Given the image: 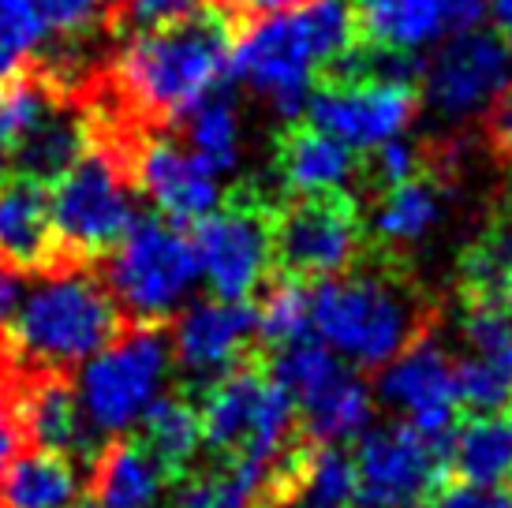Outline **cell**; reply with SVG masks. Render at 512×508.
Here are the masks:
<instances>
[{
    "mask_svg": "<svg viewBox=\"0 0 512 508\" xmlns=\"http://www.w3.org/2000/svg\"><path fill=\"white\" fill-rule=\"evenodd\" d=\"M359 23L348 0H296L255 15L228 42V75L281 120L303 116L318 75L356 53Z\"/></svg>",
    "mask_w": 512,
    "mask_h": 508,
    "instance_id": "1",
    "label": "cell"
},
{
    "mask_svg": "<svg viewBox=\"0 0 512 508\" xmlns=\"http://www.w3.org/2000/svg\"><path fill=\"white\" fill-rule=\"evenodd\" d=\"M228 30L210 12L139 27L116 57V83L143 116L184 120L228 79Z\"/></svg>",
    "mask_w": 512,
    "mask_h": 508,
    "instance_id": "2",
    "label": "cell"
},
{
    "mask_svg": "<svg viewBox=\"0 0 512 508\" xmlns=\"http://www.w3.org/2000/svg\"><path fill=\"white\" fill-rule=\"evenodd\" d=\"M120 329V307L101 277L86 269H49L23 288L8 318V340L19 363L64 374L83 367Z\"/></svg>",
    "mask_w": 512,
    "mask_h": 508,
    "instance_id": "3",
    "label": "cell"
},
{
    "mask_svg": "<svg viewBox=\"0 0 512 508\" xmlns=\"http://www.w3.org/2000/svg\"><path fill=\"white\" fill-rule=\"evenodd\" d=\"M415 333V299L382 273L344 269L311 288V337L348 367L382 370Z\"/></svg>",
    "mask_w": 512,
    "mask_h": 508,
    "instance_id": "4",
    "label": "cell"
},
{
    "mask_svg": "<svg viewBox=\"0 0 512 508\" xmlns=\"http://www.w3.org/2000/svg\"><path fill=\"white\" fill-rule=\"evenodd\" d=\"M296 404L281 389V381L258 370H228L221 378L206 381L199 404L202 445L221 460L258 467L273 479L288 464L292 434H296Z\"/></svg>",
    "mask_w": 512,
    "mask_h": 508,
    "instance_id": "5",
    "label": "cell"
},
{
    "mask_svg": "<svg viewBox=\"0 0 512 508\" xmlns=\"http://www.w3.org/2000/svg\"><path fill=\"white\" fill-rule=\"evenodd\" d=\"M75 378V400L94 438H124L143 415L169 393L172 348L169 333L154 322L116 329V337L86 359Z\"/></svg>",
    "mask_w": 512,
    "mask_h": 508,
    "instance_id": "6",
    "label": "cell"
},
{
    "mask_svg": "<svg viewBox=\"0 0 512 508\" xmlns=\"http://www.w3.org/2000/svg\"><path fill=\"white\" fill-rule=\"evenodd\" d=\"M105 254V288L135 322H165L199 296V262L184 225L139 217Z\"/></svg>",
    "mask_w": 512,
    "mask_h": 508,
    "instance_id": "7",
    "label": "cell"
},
{
    "mask_svg": "<svg viewBox=\"0 0 512 508\" xmlns=\"http://www.w3.org/2000/svg\"><path fill=\"white\" fill-rule=\"evenodd\" d=\"M415 113L419 90L412 86V60L393 53H378L367 71L314 86L303 109L307 124L333 135L356 154H370L374 146L408 135Z\"/></svg>",
    "mask_w": 512,
    "mask_h": 508,
    "instance_id": "8",
    "label": "cell"
},
{
    "mask_svg": "<svg viewBox=\"0 0 512 508\" xmlns=\"http://www.w3.org/2000/svg\"><path fill=\"white\" fill-rule=\"evenodd\" d=\"M273 378L292 396L296 415L318 445H348L374 426L378 396L356 367L314 337L277 348Z\"/></svg>",
    "mask_w": 512,
    "mask_h": 508,
    "instance_id": "9",
    "label": "cell"
},
{
    "mask_svg": "<svg viewBox=\"0 0 512 508\" xmlns=\"http://www.w3.org/2000/svg\"><path fill=\"white\" fill-rule=\"evenodd\" d=\"M49 217L57 247L64 251L79 258L109 251L139 221V195L120 157L86 146L49 187Z\"/></svg>",
    "mask_w": 512,
    "mask_h": 508,
    "instance_id": "10",
    "label": "cell"
},
{
    "mask_svg": "<svg viewBox=\"0 0 512 508\" xmlns=\"http://www.w3.org/2000/svg\"><path fill=\"white\" fill-rule=\"evenodd\" d=\"M512 79V45L494 30H456L434 45L419 71L423 105L445 124H468L494 109Z\"/></svg>",
    "mask_w": 512,
    "mask_h": 508,
    "instance_id": "11",
    "label": "cell"
},
{
    "mask_svg": "<svg viewBox=\"0 0 512 508\" xmlns=\"http://www.w3.org/2000/svg\"><path fill=\"white\" fill-rule=\"evenodd\" d=\"M449 438H430L408 423L370 426L352 456L359 479L352 508H423L449 471Z\"/></svg>",
    "mask_w": 512,
    "mask_h": 508,
    "instance_id": "12",
    "label": "cell"
},
{
    "mask_svg": "<svg viewBox=\"0 0 512 508\" xmlns=\"http://www.w3.org/2000/svg\"><path fill=\"white\" fill-rule=\"evenodd\" d=\"M191 247L202 288L221 299H251L262 292L277 262L273 221L255 206H217L206 213L195 225Z\"/></svg>",
    "mask_w": 512,
    "mask_h": 508,
    "instance_id": "13",
    "label": "cell"
},
{
    "mask_svg": "<svg viewBox=\"0 0 512 508\" xmlns=\"http://www.w3.org/2000/svg\"><path fill=\"white\" fill-rule=\"evenodd\" d=\"M378 404L397 411L400 423L430 438H449L460 415V381L456 359L438 337H412L382 370L374 385Z\"/></svg>",
    "mask_w": 512,
    "mask_h": 508,
    "instance_id": "14",
    "label": "cell"
},
{
    "mask_svg": "<svg viewBox=\"0 0 512 508\" xmlns=\"http://www.w3.org/2000/svg\"><path fill=\"white\" fill-rule=\"evenodd\" d=\"M363 247V221L341 198H299L273 221V254L299 281L352 269Z\"/></svg>",
    "mask_w": 512,
    "mask_h": 508,
    "instance_id": "15",
    "label": "cell"
},
{
    "mask_svg": "<svg viewBox=\"0 0 512 508\" xmlns=\"http://www.w3.org/2000/svg\"><path fill=\"white\" fill-rule=\"evenodd\" d=\"M255 340V307L247 299H191L172 314V367L195 381H214L240 367Z\"/></svg>",
    "mask_w": 512,
    "mask_h": 508,
    "instance_id": "16",
    "label": "cell"
},
{
    "mask_svg": "<svg viewBox=\"0 0 512 508\" xmlns=\"http://www.w3.org/2000/svg\"><path fill=\"white\" fill-rule=\"evenodd\" d=\"M460 340V404L471 411H505L512 404V299L471 296V307L460 322Z\"/></svg>",
    "mask_w": 512,
    "mask_h": 508,
    "instance_id": "17",
    "label": "cell"
},
{
    "mask_svg": "<svg viewBox=\"0 0 512 508\" xmlns=\"http://www.w3.org/2000/svg\"><path fill=\"white\" fill-rule=\"evenodd\" d=\"M131 184L172 225H199L221 206V176L176 139H146L135 154Z\"/></svg>",
    "mask_w": 512,
    "mask_h": 508,
    "instance_id": "18",
    "label": "cell"
},
{
    "mask_svg": "<svg viewBox=\"0 0 512 508\" xmlns=\"http://www.w3.org/2000/svg\"><path fill=\"white\" fill-rule=\"evenodd\" d=\"M356 23L378 53L415 60L453 34V0H359Z\"/></svg>",
    "mask_w": 512,
    "mask_h": 508,
    "instance_id": "19",
    "label": "cell"
},
{
    "mask_svg": "<svg viewBox=\"0 0 512 508\" xmlns=\"http://www.w3.org/2000/svg\"><path fill=\"white\" fill-rule=\"evenodd\" d=\"M57 254L49 187L30 176L0 180V262L12 269H42Z\"/></svg>",
    "mask_w": 512,
    "mask_h": 508,
    "instance_id": "20",
    "label": "cell"
},
{
    "mask_svg": "<svg viewBox=\"0 0 512 508\" xmlns=\"http://www.w3.org/2000/svg\"><path fill=\"white\" fill-rule=\"evenodd\" d=\"M359 169V154L318 127H296L281 142V180L299 198H341Z\"/></svg>",
    "mask_w": 512,
    "mask_h": 508,
    "instance_id": "21",
    "label": "cell"
},
{
    "mask_svg": "<svg viewBox=\"0 0 512 508\" xmlns=\"http://www.w3.org/2000/svg\"><path fill=\"white\" fill-rule=\"evenodd\" d=\"M15 411H19V430L23 438L34 441V449L75 456L94 441L75 389L60 374H42L38 381H30L27 393L15 400Z\"/></svg>",
    "mask_w": 512,
    "mask_h": 508,
    "instance_id": "22",
    "label": "cell"
},
{
    "mask_svg": "<svg viewBox=\"0 0 512 508\" xmlns=\"http://www.w3.org/2000/svg\"><path fill=\"white\" fill-rule=\"evenodd\" d=\"M83 475L72 456L60 452H15L0 471V508H79Z\"/></svg>",
    "mask_w": 512,
    "mask_h": 508,
    "instance_id": "23",
    "label": "cell"
},
{
    "mask_svg": "<svg viewBox=\"0 0 512 508\" xmlns=\"http://www.w3.org/2000/svg\"><path fill=\"white\" fill-rule=\"evenodd\" d=\"M172 475L143 441H113L98 456L90 497L94 508H154Z\"/></svg>",
    "mask_w": 512,
    "mask_h": 508,
    "instance_id": "24",
    "label": "cell"
},
{
    "mask_svg": "<svg viewBox=\"0 0 512 508\" xmlns=\"http://www.w3.org/2000/svg\"><path fill=\"white\" fill-rule=\"evenodd\" d=\"M449 467L460 482L475 486H509L512 482V415L475 411V419L453 430Z\"/></svg>",
    "mask_w": 512,
    "mask_h": 508,
    "instance_id": "25",
    "label": "cell"
},
{
    "mask_svg": "<svg viewBox=\"0 0 512 508\" xmlns=\"http://www.w3.org/2000/svg\"><path fill=\"white\" fill-rule=\"evenodd\" d=\"M296 508H352L359 497L356 460L341 445H318L314 452L288 460L277 475Z\"/></svg>",
    "mask_w": 512,
    "mask_h": 508,
    "instance_id": "26",
    "label": "cell"
},
{
    "mask_svg": "<svg viewBox=\"0 0 512 508\" xmlns=\"http://www.w3.org/2000/svg\"><path fill=\"white\" fill-rule=\"evenodd\" d=\"M445 217V195L434 180L412 176L404 184L382 187V198L370 213V228L382 243L412 247L423 243Z\"/></svg>",
    "mask_w": 512,
    "mask_h": 508,
    "instance_id": "27",
    "label": "cell"
},
{
    "mask_svg": "<svg viewBox=\"0 0 512 508\" xmlns=\"http://www.w3.org/2000/svg\"><path fill=\"white\" fill-rule=\"evenodd\" d=\"M86 146H90V135H86L83 120L53 105L38 124L30 127L23 139L15 142L8 161H15L19 172L30 176V180L53 184L60 172L83 154Z\"/></svg>",
    "mask_w": 512,
    "mask_h": 508,
    "instance_id": "28",
    "label": "cell"
},
{
    "mask_svg": "<svg viewBox=\"0 0 512 508\" xmlns=\"http://www.w3.org/2000/svg\"><path fill=\"white\" fill-rule=\"evenodd\" d=\"M184 124V146L199 157L206 169H214L217 176H228L240 165L243 116L240 105L228 98L225 90H214L210 98H202L184 116Z\"/></svg>",
    "mask_w": 512,
    "mask_h": 508,
    "instance_id": "29",
    "label": "cell"
},
{
    "mask_svg": "<svg viewBox=\"0 0 512 508\" xmlns=\"http://www.w3.org/2000/svg\"><path fill=\"white\" fill-rule=\"evenodd\" d=\"M135 430L143 434V445L154 452L157 464L165 467L169 475H184L191 460H195V452L202 449L199 408L172 393L161 396Z\"/></svg>",
    "mask_w": 512,
    "mask_h": 508,
    "instance_id": "30",
    "label": "cell"
},
{
    "mask_svg": "<svg viewBox=\"0 0 512 508\" xmlns=\"http://www.w3.org/2000/svg\"><path fill=\"white\" fill-rule=\"evenodd\" d=\"M270 494L273 479L266 471L225 460L221 471H206L187 482L176 497V508H262Z\"/></svg>",
    "mask_w": 512,
    "mask_h": 508,
    "instance_id": "31",
    "label": "cell"
},
{
    "mask_svg": "<svg viewBox=\"0 0 512 508\" xmlns=\"http://www.w3.org/2000/svg\"><path fill=\"white\" fill-rule=\"evenodd\" d=\"M255 333L270 348H285L311 337V288L299 277L266 284L262 303L255 307Z\"/></svg>",
    "mask_w": 512,
    "mask_h": 508,
    "instance_id": "32",
    "label": "cell"
},
{
    "mask_svg": "<svg viewBox=\"0 0 512 508\" xmlns=\"http://www.w3.org/2000/svg\"><path fill=\"white\" fill-rule=\"evenodd\" d=\"M471 296H512V228L490 232L464 258Z\"/></svg>",
    "mask_w": 512,
    "mask_h": 508,
    "instance_id": "33",
    "label": "cell"
},
{
    "mask_svg": "<svg viewBox=\"0 0 512 508\" xmlns=\"http://www.w3.org/2000/svg\"><path fill=\"white\" fill-rule=\"evenodd\" d=\"M116 4L120 0H34L45 38H57V42H79L98 34L116 12Z\"/></svg>",
    "mask_w": 512,
    "mask_h": 508,
    "instance_id": "34",
    "label": "cell"
},
{
    "mask_svg": "<svg viewBox=\"0 0 512 508\" xmlns=\"http://www.w3.org/2000/svg\"><path fill=\"white\" fill-rule=\"evenodd\" d=\"M49 109H53V98L45 86L27 83L23 75L0 83V150L12 154L15 142L23 139Z\"/></svg>",
    "mask_w": 512,
    "mask_h": 508,
    "instance_id": "35",
    "label": "cell"
},
{
    "mask_svg": "<svg viewBox=\"0 0 512 508\" xmlns=\"http://www.w3.org/2000/svg\"><path fill=\"white\" fill-rule=\"evenodd\" d=\"M370 176H374L378 187H393L419 176V150H415V142L408 135H397V139L374 146L370 150Z\"/></svg>",
    "mask_w": 512,
    "mask_h": 508,
    "instance_id": "36",
    "label": "cell"
},
{
    "mask_svg": "<svg viewBox=\"0 0 512 508\" xmlns=\"http://www.w3.org/2000/svg\"><path fill=\"white\" fill-rule=\"evenodd\" d=\"M423 508H512L509 486H475V482H453L445 490H434Z\"/></svg>",
    "mask_w": 512,
    "mask_h": 508,
    "instance_id": "37",
    "label": "cell"
},
{
    "mask_svg": "<svg viewBox=\"0 0 512 508\" xmlns=\"http://www.w3.org/2000/svg\"><path fill=\"white\" fill-rule=\"evenodd\" d=\"M199 4L202 0H124V15L135 27H157L199 12Z\"/></svg>",
    "mask_w": 512,
    "mask_h": 508,
    "instance_id": "38",
    "label": "cell"
},
{
    "mask_svg": "<svg viewBox=\"0 0 512 508\" xmlns=\"http://www.w3.org/2000/svg\"><path fill=\"white\" fill-rule=\"evenodd\" d=\"M19 441H23L19 411H15V400L8 396V389L0 385V471H4V464L19 452Z\"/></svg>",
    "mask_w": 512,
    "mask_h": 508,
    "instance_id": "39",
    "label": "cell"
},
{
    "mask_svg": "<svg viewBox=\"0 0 512 508\" xmlns=\"http://www.w3.org/2000/svg\"><path fill=\"white\" fill-rule=\"evenodd\" d=\"M490 135H494V142H498V150H505V154H512V79L509 86L501 90V98L494 101V109H490Z\"/></svg>",
    "mask_w": 512,
    "mask_h": 508,
    "instance_id": "40",
    "label": "cell"
},
{
    "mask_svg": "<svg viewBox=\"0 0 512 508\" xmlns=\"http://www.w3.org/2000/svg\"><path fill=\"white\" fill-rule=\"evenodd\" d=\"M19 296H23V277H19V269H12L8 262H0V329L8 325Z\"/></svg>",
    "mask_w": 512,
    "mask_h": 508,
    "instance_id": "41",
    "label": "cell"
},
{
    "mask_svg": "<svg viewBox=\"0 0 512 508\" xmlns=\"http://www.w3.org/2000/svg\"><path fill=\"white\" fill-rule=\"evenodd\" d=\"M475 27H486V0H453V34Z\"/></svg>",
    "mask_w": 512,
    "mask_h": 508,
    "instance_id": "42",
    "label": "cell"
},
{
    "mask_svg": "<svg viewBox=\"0 0 512 508\" xmlns=\"http://www.w3.org/2000/svg\"><path fill=\"white\" fill-rule=\"evenodd\" d=\"M486 27L512 45V0H486Z\"/></svg>",
    "mask_w": 512,
    "mask_h": 508,
    "instance_id": "43",
    "label": "cell"
},
{
    "mask_svg": "<svg viewBox=\"0 0 512 508\" xmlns=\"http://www.w3.org/2000/svg\"><path fill=\"white\" fill-rule=\"evenodd\" d=\"M228 12H240V15H270V12H281L288 4H296V0H221Z\"/></svg>",
    "mask_w": 512,
    "mask_h": 508,
    "instance_id": "44",
    "label": "cell"
},
{
    "mask_svg": "<svg viewBox=\"0 0 512 508\" xmlns=\"http://www.w3.org/2000/svg\"><path fill=\"white\" fill-rule=\"evenodd\" d=\"M8 176V150H0V180Z\"/></svg>",
    "mask_w": 512,
    "mask_h": 508,
    "instance_id": "45",
    "label": "cell"
}]
</instances>
